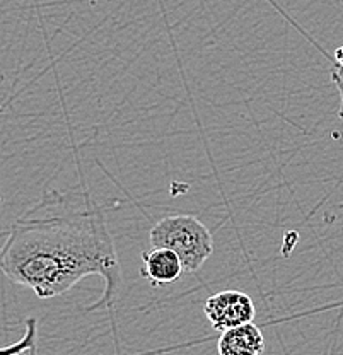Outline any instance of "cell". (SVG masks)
I'll return each mask as SVG.
<instances>
[{
  "mask_svg": "<svg viewBox=\"0 0 343 355\" xmlns=\"http://www.w3.org/2000/svg\"><path fill=\"white\" fill-rule=\"evenodd\" d=\"M331 79H333L335 86L338 89V94H340V110H338V116L343 121V72L337 69H331Z\"/></svg>",
  "mask_w": 343,
  "mask_h": 355,
  "instance_id": "cell-6",
  "label": "cell"
},
{
  "mask_svg": "<svg viewBox=\"0 0 343 355\" xmlns=\"http://www.w3.org/2000/svg\"><path fill=\"white\" fill-rule=\"evenodd\" d=\"M204 313L213 330L226 331L241 324L253 323L256 308L253 299L246 292L222 291L206 299Z\"/></svg>",
  "mask_w": 343,
  "mask_h": 355,
  "instance_id": "cell-3",
  "label": "cell"
},
{
  "mask_svg": "<svg viewBox=\"0 0 343 355\" xmlns=\"http://www.w3.org/2000/svg\"><path fill=\"white\" fill-rule=\"evenodd\" d=\"M265 350V336L254 323L222 331L217 342L219 355H261Z\"/></svg>",
  "mask_w": 343,
  "mask_h": 355,
  "instance_id": "cell-5",
  "label": "cell"
},
{
  "mask_svg": "<svg viewBox=\"0 0 343 355\" xmlns=\"http://www.w3.org/2000/svg\"><path fill=\"white\" fill-rule=\"evenodd\" d=\"M331 60H333V69H337V70H340V72H343V44H340V46L335 50Z\"/></svg>",
  "mask_w": 343,
  "mask_h": 355,
  "instance_id": "cell-7",
  "label": "cell"
},
{
  "mask_svg": "<svg viewBox=\"0 0 343 355\" xmlns=\"http://www.w3.org/2000/svg\"><path fill=\"white\" fill-rule=\"evenodd\" d=\"M184 266L182 258L168 248H150L142 253V273L143 279L154 287L166 286L183 275Z\"/></svg>",
  "mask_w": 343,
  "mask_h": 355,
  "instance_id": "cell-4",
  "label": "cell"
},
{
  "mask_svg": "<svg viewBox=\"0 0 343 355\" xmlns=\"http://www.w3.org/2000/svg\"><path fill=\"white\" fill-rule=\"evenodd\" d=\"M152 248H168L182 258L184 272L193 273L212 257V232L195 216H169L152 225L149 232Z\"/></svg>",
  "mask_w": 343,
  "mask_h": 355,
  "instance_id": "cell-2",
  "label": "cell"
},
{
  "mask_svg": "<svg viewBox=\"0 0 343 355\" xmlns=\"http://www.w3.org/2000/svg\"><path fill=\"white\" fill-rule=\"evenodd\" d=\"M10 282L39 299L62 295L89 275L105 280L101 299L89 309L112 306L121 287V265L112 232L91 193L51 190L10 227L0 254Z\"/></svg>",
  "mask_w": 343,
  "mask_h": 355,
  "instance_id": "cell-1",
  "label": "cell"
}]
</instances>
